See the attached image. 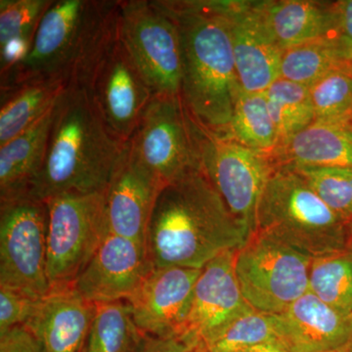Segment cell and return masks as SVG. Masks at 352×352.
I'll return each instance as SVG.
<instances>
[{"label":"cell","mask_w":352,"mask_h":352,"mask_svg":"<svg viewBox=\"0 0 352 352\" xmlns=\"http://www.w3.org/2000/svg\"><path fill=\"white\" fill-rule=\"evenodd\" d=\"M256 231L311 259L349 247V222L331 210L289 166H275L264 186Z\"/></svg>","instance_id":"obj_5"},{"label":"cell","mask_w":352,"mask_h":352,"mask_svg":"<svg viewBox=\"0 0 352 352\" xmlns=\"http://www.w3.org/2000/svg\"><path fill=\"white\" fill-rule=\"evenodd\" d=\"M177 25L182 98L199 126L224 135L241 92L230 32L214 1H160Z\"/></svg>","instance_id":"obj_4"},{"label":"cell","mask_w":352,"mask_h":352,"mask_svg":"<svg viewBox=\"0 0 352 352\" xmlns=\"http://www.w3.org/2000/svg\"><path fill=\"white\" fill-rule=\"evenodd\" d=\"M87 88H66L58 100L47 150L30 197L105 193L124 151Z\"/></svg>","instance_id":"obj_3"},{"label":"cell","mask_w":352,"mask_h":352,"mask_svg":"<svg viewBox=\"0 0 352 352\" xmlns=\"http://www.w3.org/2000/svg\"><path fill=\"white\" fill-rule=\"evenodd\" d=\"M275 166L352 168V122L315 120L272 155Z\"/></svg>","instance_id":"obj_21"},{"label":"cell","mask_w":352,"mask_h":352,"mask_svg":"<svg viewBox=\"0 0 352 352\" xmlns=\"http://www.w3.org/2000/svg\"><path fill=\"white\" fill-rule=\"evenodd\" d=\"M226 18L232 43L241 87L245 92H264L280 78L284 51L268 30L258 1L214 0Z\"/></svg>","instance_id":"obj_14"},{"label":"cell","mask_w":352,"mask_h":352,"mask_svg":"<svg viewBox=\"0 0 352 352\" xmlns=\"http://www.w3.org/2000/svg\"><path fill=\"white\" fill-rule=\"evenodd\" d=\"M96 305L80 298L72 286L52 289L38 300L25 324L45 352H80L94 322Z\"/></svg>","instance_id":"obj_19"},{"label":"cell","mask_w":352,"mask_h":352,"mask_svg":"<svg viewBox=\"0 0 352 352\" xmlns=\"http://www.w3.org/2000/svg\"><path fill=\"white\" fill-rule=\"evenodd\" d=\"M223 136L272 157L278 138L263 92H241Z\"/></svg>","instance_id":"obj_25"},{"label":"cell","mask_w":352,"mask_h":352,"mask_svg":"<svg viewBox=\"0 0 352 352\" xmlns=\"http://www.w3.org/2000/svg\"><path fill=\"white\" fill-rule=\"evenodd\" d=\"M201 270L154 267L126 300L132 318L144 335H182Z\"/></svg>","instance_id":"obj_16"},{"label":"cell","mask_w":352,"mask_h":352,"mask_svg":"<svg viewBox=\"0 0 352 352\" xmlns=\"http://www.w3.org/2000/svg\"><path fill=\"white\" fill-rule=\"evenodd\" d=\"M243 352H289L288 349L280 344V342H270V344H261V346H256L252 347V349H248V351Z\"/></svg>","instance_id":"obj_38"},{"label":"cell","mask_w":352,"mask_h":352,"mask_svg":"<svg viewBox=\"0 0 352 352\" xmlns=\"http://www.w3.org/2000/svg\"><path fill=\"white\" fill-rule=\"evenodd\" d=\"M163 187L124 146L105 192L108 232L146 245L157 195Z\"/></svg>","instance_id":"obj_17"},{"label":"cell","mask_w":352,"mask_h":352,"mask_svg":"<svg viewBox=\"0 0 352 352\" xmlns=\"http://www.w3.org/2000/svg\"><path fill=\"white\" fill-rule=\"evenodd\" d=\"M66 88L59 80H44L2 91L0 147L38 122L56 104Z\"/></svg>","instance_id":"obj_23"},{"label":"cell","mask_w":352,"mask_h":352,"mask_svg":"<svg viewBox=\"0 0 352 352\" xmlns=\"http://www.w3.org/2000/svg\"><path fill=\"white\" fill-rule=\"evenodd\" d=\"M140 352H195V347L182 336L166 338L146 336Z\"/></svg>","instance_id":"obj_37"},{"label":"cell","mask_w":352,"mask_h":352,"mask_svg":"<svg viewBox=\"0 0 352 352\" xmlns=\"http://www.w3.org/2000/svg\"><path fill=\"white\" fill-rule=\"evenodd\" d=\"M0 203V287L41 300L51 291L47 205L30 196Z\"/></svg>","instance_id":"obj_9"},{"label":"cell","mask_w":352,"mask_h":352,"mask_svg":"<svg viewBox=\"0 0 352 352\" xmlns=\"http://www.w3.org/2000/svg\"><path fill=\"white\" fill-rule=\"evenodd\" d=\"M274 319L280 344L289 352H340L352 333V314L310 291Z\"/></svg>","instance_id":"obj_18"},{"label":"cell","mask_w":352,"mask_h":352,"mask_svg":"<svg viewBox=\"0 0 352 352\" xmlns=\"http://www.w3.org/2000/svg\"><path fill=\"white\" fill-rule=\"evenodd\" d=\"M311 258L261 232L236 252L241 291L256 311L280 314L309 291Z\"/></svg>","instance_id":"obj_6"},{"label":"cell","mask_w":352,"mask_h":352,"mask_svg":"<svg viewBox=\"0 0 352 352\" xmlns=\"http://www.w3.org/2000/svg\"><path fill=\"white\" fill-rule=\"evenodd\" d=\"M48 208L47 275L51 289L72 286L108 235L105 193L64 194Z\"/></svg>","instance_id":"obj_10"},{"label":"cell","mask_w":352,"mask_h":352,"mask_svg":"<svg viewBox=\"0 0 352 352\" xmlns=\"http://www.w3.org/2000/svg\"><path fill=\"white\" fill-rule=\"evenodd\" d=\"M0 352H45L34 333L25 325L0 333Z\"/></svg>","instance_id":"obj_35"},{"label":"cell","mask_w":352,"mask_h":352,"mask_svg":"<svg viewBox=\"0 0 352 352\" xmlns=\"http://www.w3.org/2000/svg\"><path fill=\"white\" fill-rule=\"evenodd\" d=\"M270 342H280L274 315L254 310L234 321L195 352H243Z\"/></svg>","instance_id":"obj_29"},{"label":"cell","mask_w":352,"mask_h":352,"mask_svg":"<svg viewBox=\"0 0 352 352\" xmlns=\"http://www.w3.org/2000/svg\"><path fill=\"white\" fill-rule=\"evenodd\" d=\"M339 69L351 71L336 44L330 39L321 38L285 50L280 78L309 87L322 76Z\"/></svg>","instance_id":"obj_28"},{"label":"cell","mask_w":352,"mask_h":352,"mask_svg":"<svg viewBox=\"0 0 352 352\" xmlns=\"http://www.w3.org/2000/svg\"><path fill=\"white\" fill-rule=\"evenodd\" d=\"M145 337L126 302L100 303L96 305L85 352H140Z\"/></svg>","instance_id":"obj_24"},{"label":"cell","mask_w":352,"mask_h":352,"mask_svg":"<svg viewBox=\"0 0 352 352\" xmlns=\"http://www.w3.org/2000/svg\"><path fill=\"white\" fill-rule=\"evenodd\" d=\"M349 245L352 247V221L349 223Z\"/></svg>","instance_id":"obj_40"},{"label":"cell","mask_w":352,"mask_h":352,"mask_svg":"<svg viewBox=\"0 0 352 352\" xmlns=\"http://www.w3.org/2000/svg\"><path fill=\"white\" fill-rule=\"evenodd\" d=\"M89 92L110 131L127 143L154 97L119 36L95 72Z\"/></svg>","instance_id":"obj_12"},{"label":"cell","mask_w":352,"mask_h":352,"mask_svg":"<svg viewBox=\"0 0 352 352\" xmlns=\"http://www.w3.org/2000/svg\"><path fill=\"white\" fill-rule=\"evenodd\" d=\"M315 120L352 122V72L335 69L308 87Z\"/></svg>","instance_id":"obj_31"},{"label":"cell","mask_w":352,"mask_h":352,"mask_svg":"<svg viewBox=\"0 0 352 352\" xmlns=\"http://www.w3.org/2000/svg\"><path fill=\"white\" fill-rule=\"evenodd\" d=\"M291 166L308 183L331 210L342 219L352 221V168L349 166Z\"/></svg>","instance_id":"obj_30"},{"label":"cell","mask_w":352,"mask_h":352,"mask_svg":"<svg viewBox=\"0 0 352 352\" xmlns=\"http://www.w3.org/2000/svg\"><path fill=\"white\" fill-rule=\"evenodd\" d=\"M53 0H0V44L13 38L34 39Z\"/></svg>","instance_id":"obj_32"},{"label":"cell","mask_w":352,"mask_h":352,"mask_svg":"<svg viewBox=\"0 0 352 352\" xmlns=\"http://www.w3.org/2000/svg\"><path fill=\"white\" fill-rule=\"evenodd\" d=\"M118 6L119 1L53 0L25 61L1 76V92L44 80L89 90L95 72L118 38Z\"/></svg>","instance_id":"obj_2"},{"label":"cell","mask_w":352,"mask_h":352,"mask_svg":"<svg viewBox=\"0 0 352 352\" xmlns=\"http://www.w3.org/2000/svg\"><path fill=\"white\" fill-rule=\"evenodd\" d=\"M196 124L201 170L251 237L261 194L275 168L272 157Z\"/></svg>","instance_id":"obj_11"},{"label":"cell","mask_w":352,"mask_h":352,"mask_svg":"<svg viewBox=\"0 0 352 352\" xmlns=\"http://www.w3.org/2000/svg\"><path fill=\"white\" fill-rule=\"evenodd\" d=\"M118 36L155 95H180L179 31L160 1H119Z\"/></svg>","instance_id":"obj_7"},{"label":"cell","mask_w":352,"mask_h":352,"mask_svg":"<svg viewBox=\"0 0 352 352\" xmlns=\"http://www.w3.org/2000/svg\"><path fill=\"white\" fill-rule=\"evenodd\" d=\"M335 23L328 39L339 50L344 63L352 71V0L333 2Z\"/></svg>","instance_id":"obj_34"},{"label":"cell","mask_w":352,"mask_h":352,"mask_svg":"<svg viewBox=\"0 0 352 352\" xmlns=\"http://www.w3.org/2000/svg\"><path fill=\"white\" fill-rule=\"evenodd\" d=\"M154 267L146 245L109 233L72 288L94 305L126 302Z\"/></svg>","instance_id":"obj_15"},{"label":"cell","mask_w":352,"mask_h":352,"mask_svg":"<svg viewBox=\"0 0 352 352\" xmlns=\"http://www.w3.org/2000/svg\"><path fill=\"white\" fill-rule=\"evenodd\" d=\"M32 41L34 39L29 38H13L0 44L1 76L25 61L31 51Z\"/></svg>","instance_id":"obj_36"},{"label":"cell","mask_w":352,"mask_h":352,"mask_svg":"<svg viewBox=\"0 0 352 352\" xmlns=\"http://www.w3.org/2000/svg\"><path fill=\"white\" fill-rule=\"evenodd\" d=\"M249 238L207 176L196 170L160 191L146 249L155 267L203 270Z\"/></svg>","instance_id":"obj_1"},{"label":"cell","mask_w":352,"mask_h":352,"mask_svg":"<svg viewBox=\"0 0 352 352\" xmlns=\"http://www.w3.org/2000/svg\"><path fill=\"white\" fill-rule=\"evenodd\" d=\"M340 352H352V333L346 346H344Z\"/></svg>","instance_id":"obj_39"},{"label":"cell","mask_w":352,"mask_h":352,"mask_svg":"<svg viewBox=\"0 0 352 352\" xmlns=\"http://www.w3.org/2000/svg\"><path fill=\"white\" fill-rule=\"evenodd\" d=\"M268 30L285 51L328 38L335 23L333 2L312 0L258 1Z\"/></svg>","instance_id":"obj_22"},{"label":"cell","mask_w":352,"mask_h":352,"mask_svg":"<svg viewBox=\"0 0 352 352\" xmlns=\"http://www.w3.org/2000/svg\"><path fill=\"white\" fill-rule=\"evenodd\" d=\"M309 291L331 307L352 314V247L311 259Z\"/></svg>","instance_id":"obj_27"},{"label":"cell","mask_w":352,"mask_h":352,"mask_svg":"<svg viewBox=\"0 0 352 352\" xmlns=\"http://www.w3.org/2000/svg\"><path fill=\"white\" fill-rule=\"evenodd\" d=\"M39 300L14 289L0 287V333L25 325Z\"/></svg>","instance_id":"obj_33"},{"label":"cell","mask_w":352,"mask_h":352,"mask_svg":"<svg viewBox=\"0 0 352 352\" xmlns=\"http://www.w3.org/2000/svg\"><path fill=\"white\" fill-rule=\"evenodd\" d=\"M57 103L27 131L0 147V201L29 195L43 164Z\"/></svg>","instance_id":"obj_20"},{"label":"cell","mask_w":352,"mask_h":352,"mask_svg":"<svg viewBox=\"0 0 352 352\" xmlns=\"http://www.w3.org/2000/svg\"><path fill=\"white\" fill-rule=\"evenodd\" d=\"M236 252H223L201 271L180 335L195 351L217 337L234 321L254 310L243 296L236 277Z\"/></svg>","instance_id":"obj_13"},{"label":"cell","mask_w":352,"mask_h":352,"mask_svg":"<svg viewBox=\"0 0 352 352\" xmlns=\"http://www.w3.org/2000/svg\"><path fill=\"white\" fill-rule=\"evenodd\" d=\"M263 94L276 129L277 148L314 122V110L307 85L279 78Z\"/></svg>","instance_id":"obj_26"},{"label":"cell","mask_w":352,"mask_h":352,"mask_svg":"<svg viewBox=\"0 0 352 352\" xmlns=\"http://www.w3.org/2000/svg\"><path fill=\"white\" fill-rule=\"evenodd\" d=\"M196 122L182 95H154L129 149L162 187L201 170Z\"/></svg>","instance_id":"obj_8"}]
</instances>
